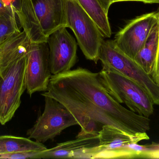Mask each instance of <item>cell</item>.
<instances>
[{
  "label": "cell",
  "mask_w": 159,
  "mask_h": 159,
  "mask_svg": "<svg viewBox=\"0 0 159 159\" xmlns=\"http://www.w3.org/2000/svg\"><path fill=\"white\" fill-rule=\"evenodd\" d=\"M66 28L57 29L48 39L50 71L53 75L70 71L77 61V44Z\"/></svg>",
  "instance_id": "12"
},
{
  "label": "cell",
  "mask_w": 159,
  "mask_h": 159,
  "mask_svg": "<svg viewBox=\"0 0 159 159\" xmlns=\"http://www.w3.org/2000/svg\"><path fill=\"white\" fill-rule=\"evenodd\" d=\"M42 95L52 97L71 113L81 128L77 136L98 134L106 125L128 133L111 117L55 76H52L47 90Z\"/></svg>",
  "instance_id": "3"
},
{
  "label": "cell",
  "mask_w": 159,
  "mask_h": 159,
  "mask_svg": "<svg viewBox=\"0 0 159 159\" xmlns=\"http://www.w3.org/2000/svg\"><path fill=\"white\" fill-rule=\"evenodd\" d=\"M156 16L159 26L158 46L157 54L155 65L150 76L155 81V83H157V85L159 86V9L157 12H156Z\"/></svg>",
  "instance_id": "19"
},
{
  "label": "cell",
  "mask_w": 159,
  "mask_h": 159,
  "mask_svg": "<svg viewBox=\"0 0 159 159\" xmlns=\"http://www.w3.org/2000/svg\"><path fill=\"white\" fill-rule=\"evenodd\" d=\"M157 23L156 12L136 17L116 34L114 40L116 46L134 60Z\"/></svg>",
  "instance_id": "11"
},
{
  "label": "cell",
  "mask_w": 159,
  "mask_h": 159,
  "mask_svg": "<svg viewBox=\"0 0 159 159\" xmlns=\"http://www.w3.org/2000/svg\"><path fill=\"white\" fill-rule=\"evenodd\" d=\"M20 28L16 19L0 15V45L12 35L20 32Z\"/></svg>",
  "instance_id": "17"
},
{
  "label": "cell",
  "mask_w": 159,
  "mask_h": 159,
  "mask_svg": "<svg viewBox=\"0 0 159 159\" xmlns=\"http://www.w3.org/2000/svg\"><path fill=\"white\" fill-rule=\"evenodd\" d=\"M66 1L22 0L19 23L32 43L47 42L52 32L67 28Z\"/></svg>",
  "instance_id": "4"
},
{
  "label": "cell",
  "mask_w": 159,
  "mask_h": 159,
  "mask_svg": "<svg viewBox=\"0 0 159 159\" xmlns=\"http://www.w3.org/2000/svg\"><path fill=\"white\" fill-rule=\"evenodd\" d=\"M98 144V134L77 136L75 140L58 144L52 148L41 151L38 159H74L75 155L82 149L96 146Z\"/></svg>",
  "instance_id": "13"
},
{
  "label": "cell",
  "mask_w": 159,
  "mask_h": 159,
  "mask_svg": "<svg viewBox=\"0 0 159 159\" xmlns=\"http://www.w3.org/2000/svg\"><path fill=\"white\" fill-rule=\"evenodd\" d=\"M31 42L24 32L0 45V124L10 121L26 89L27 53Z\"/></svg>",
  "instance_id": "1"
},
{
  "label": "cell",
  "mask_w": 159,
  "mask_h": 159,
  "mask_svg": "<svg viewBox=\"0 0 159 159\" xmlns=\"http://www.w3.org/2000/svg\"><path fill=\"white\" fill-rule=\"evenodd\" d=\"M146 145V150L140 158L159 159V143H153Z\"/></svg>",
  "instance_id": "18"
},
{
  "label": "cell",
  "mask_w": 159,
  "mask_h": 159,
  "mask_svg": "<svg viewBox=\"0 0 159 159\" xmlns=\"http://www.w3.org/2000/svg\"><path fill=\"white\" fill-rule=\"evenodd\" d=\"M98 73L103 86L118 102L140 115L149 118L154 114L153 101L135 81L111 68H102Z\"/></svg>",
  "instance_id": "5"
},
{
  "label": "cell",
  "mask_w": 159,
  "mask_h": 159,
  "mask_svg": "<svg viewBox=\"0 0 159 159\" xmlns=\"http://www.w3.org/2000/svg\"><path fill=\"white\" fill-rule=\"evenodd\" d=\"M43 97V112L27 133L29 139L42 143L54 139L65 129L78 125L71 113L59 102L49 96Z\"/></svg>",
  "instance_id": "9"
},
{
  "label": "cell",
  "mask_w": 159,
  "mask_h": 159,
  "mask_svg": "<svg viewBox=\"0 0 159 159\" xmlns=\"http://www.w3.org/2000/svg\"><path fill=\"white\" fill-rule=\"evenodd\" d=\"M149 139L147 133L131 134L114 126L104 125L98 133L99 144L90 148L87 158H136L133 143Z\"/></svg>",
  "instance_id": "8"
},
{
  "label": "cell",
  "mask_w": 159,
  "mask_h": 159,
  "mask_svg": "<svg viewBox=\"0 0 159 159\" xmlns=\"http://www.w3.org/2000/svg\"><path fill=\"white\" fill-rule=\"evenodd\" d=\"M0 15L6 17L15 19L18 21V19L16 15L14 14L8 7H7L1 0H0Z\"/></svg>",
  "instance_id": "21"
},
{
  "label": "cell",
  "mask_w": 159,
  "mask_h": 159,
  "mask_svg": "<svg viewBox=\"0 0 159 159\" xmlns=\"http://www.w3.org/2000/svg\"><path fill=\"white\" fill-rule=\"evenodd\" d=\"M27 56L26 89L31 96L36 92L47 91L52 76L47 42L31 43Z\"/></svg>",
  "instance_id": "10"
},
{
  "label": "cell",
  "mask_w": 159,
  "mask_h": 159,
  "mask_svg": "<svg viewBox=\"0 0 159 159\" xmlns=\"http://www.w3.org/2000/svg\"><path fill=\"white\" fill-rule=\"evenodd\" d=\"M98 26L104 37L112 34L107 15L99 0H76Z\"/></svg>",
  "instance_id": "16"
},
{
  "label": "cell",
  "mask_w": 159,
  "mask_h": 159,
  "mask_svg": "<svg viewBox=\"0 0 159 159\" xmlns=\"http://www.w3.org/2000/svg\"><path fill=\"white\" fill-rule=\"evenodd\" d=\"M4 4L18 17L21 11L22 0H1Z\"/></svg>",
  "instance_id": "20"
},
{
  "label": "cell",
  "mask_w": 159,
  "mask_h": 159,
  "mask_svg": "<svg viewBox=\"0 0 159 159\" xmlns=\"http://www.w3.org/2000/svg\"><path fill=\"white\" fill-rule=\"evenodd\" d=\"M142 2L144 3L159 4V0H112L113 3L116 2Z\"/></svg>",
  "instance_id": "22"
},
{
  "label": "cell",
  "mask_w": 159,
  "mask_h": 159,
  "mask_svg": "<svg viewBox=\"0 0 159 159\" xmlns=\"http://www.w3.org/2000/svg\"><path fill=\"white\" fill-rule=\"evenodd\" d=\"M48 149L42 143L24 137L0 136V155L24 151H42Z\"/></svg>",
  "instance_id": "15"
},
{
  "label": "cell",
  "mask_w": 159,
  "mask_h": 159,
  "mask_svg": "<svg viewBox=\"0 0 159 159\" xmlns=\"http://www.w3.org/2000/svg\"><path fill=\"white\" fill-rule=\"evenodd\" d=\"M54 76L111 117L128 133L136 134L150 130L149 118L128 110L118 102L101 83L98 73L79 67Z\"/></svg>",
  "instance_id": "2"
},
{
  "label": "cell",
  "mask_w": 159,
  "mask_h": 159,
  "mask_svg": "<svg viewBox=\"0 0 159 159\" xmlns=\"http://www.w3.org/2000/svg\"><path fill=\"white\" fill-rule=\"evenodd\" d=\"M99 59L103 68L114 69L138 83L154 105H159V86L134 60L120 50L114 41L103 40L99 51Z\"/></svg>",
  "instance_id": "6"
},
{
  "label": "cell",
  "mask_w": 159,
  "mask_h": 159,
  "mask_svg": "<svg viewBox=\"0 0 159 159\" xmlns=\"http://www.w3.org/2000/svg\"><path fill=\"white\" fill-rule=\"evenodd\" d=\"M107 13H108L110 6L113 4L112 0H99Z\"/></svg>",
  "instance_id": "23"
},
{
  "label": "cell",
  "mask_w": 159,
  "mask_h": 159,
  "mask_svg": "<svg viewBox=\"0 0 159 159\" xmlns=\"http://www.w3.org/2000/svg\"><path fill=\"white\" fill-rule=\"evenodd\" d=\"M67 27L72 30L86 58L97 63L104 36L94 21L76 0H67Z\"/></svg>",
  "instance_id": "7"
},
{
  "label": "cell",
  "mask_w": 159,
  "mask_h": 159,
  "mask_svg": "<svg viewBox=\"0 0 159 159\" xmlns=\"http://www.w3.org/2000/svg\"><path fill=\"white\" fill-rule=\"evenodd\" d=\"M159 26L153 27L147 40L134 60L148 74L151 75L155 65L158 46Z\"/></svg>",
  "instance_id": "14"
}]
</instances>
